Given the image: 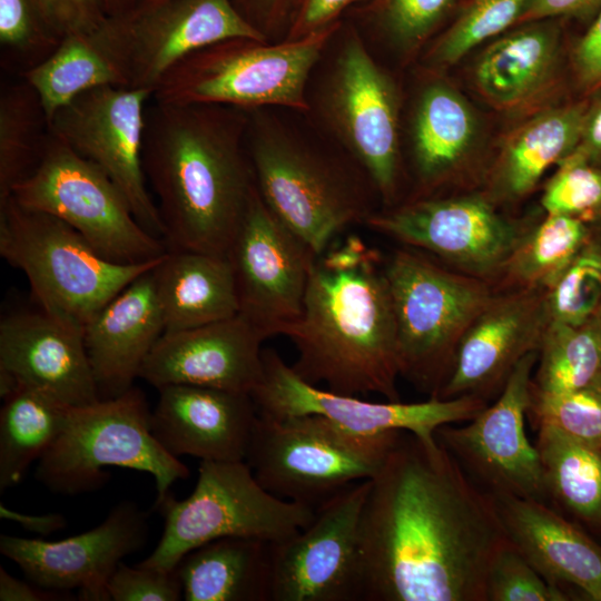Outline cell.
Returning <instances> with one entry per match:
<instances>
[{
    "label": "cell",
    "mask_w": 601,
    "mask_h": 601,
    "mask_svg": "<svg viewBox=\"0 0 601 601\" xmlns=\"http://www.w3.org/2000/svg\"><path fill=\"white\" fill-rule=\"evenodd\" d=\"M508 541L493 497L437 439L402 431L362 510V601H485Z\"/></svg>",
    "instance_id": "1"
},
{
    "label": "cell",
    "mask_w": 601,
    "mask_h": 601,
    "mask_svg": "<svg viewBox=\"0 0 601 601\" xmlns=\"http://www.w3.org/2000/svg\"><path fill=\"white\" fill-rule=\"evenodd\" d=\"M142 166L168 249L227 255L255 187L247 110L151 99Z\"/></svg>",
    "instance_id": "2"
},
{
    "label": "cell",
    "mask_w": 601,
    "mask_h": 601,
    "mask_svg": "<svg viewBox=\"0 0 601 601\" xmlns=\"http://www.w3.org/2000/svg\"><path fill=\"white\" fill-rule=\"evenodd\" d=\"M304 381L346 395L378 394L400 401L397 334L381 255L355 235L318 255L303 312L279 333Z\"/></svg>",
    "instance_id": "3"
},
{
    "label": "cell",
    "mask_w": 601,
    "mask_h": 601,
    "mask_svg": "<svg viewBox=\"0 0 601 601\" xmlns=\"http://www.w3.org/2000/svg\"><path fill=\"white\" fill-rule=\"evenodd\" d=\"M266 108L247 110L246 149L256 188L268 209L318 256L335 236L374 214L377 195L346 152L300 138Z\"/></svg>",
    "instance_id": "4"
},
{
    "label": "cell",
    "mask_w": 601,
    "mask_h": 601,
    "mask_svg": "<svg viewBox=\"0 0 601 601\" xmlns=\"http://www.w3.org/2000/svg\"><path fill=\"white\" fill-rule=\"evenodd\" d=\"M0 255L23 272L39 309L80 332L164 256L140 264L111 262L65 221L11 197L0 205Z\"/></svg>",
    "instance_id": "5"
},
{
    "label": "cell",
    "mask_w": 601,
    "mask_h": 601,
    "mask_svg": "<svg viewBox=\"0 0 601 601\" xmlns=\"http://www.w3.org/2000/svg\"><path fill=\"white\" fill-rule=\"evenodd\" d=\"M338 23L298 39L268 43L227 39L179 61L158 83L152 100L223 105L244 110L272 106L309 111L308 82Z\"/></svg>",
    "instance_id": "6"
},
{
    "label": "cell",
    "mask_w": 601,
    "mask_h": 601,
    "mask_svg": "<svg viewBox=\"0 0 601 601\" xmlns=\"http://www.w3.org/2000/svg\"><path fill=\"white\" fill-rule=\"evenodd\" d=\"M109 466L149 473L155 480V504L189 469L169 454L151 431L145 393L132 386L119 396L70 407L66 424L37 462L35 476L49 491L77 495L101 489L111 477Z\"/></svg>",
    "instance_id": "7"
},
{
    "label": "cell",
    "mask_w": 601,
    "mask_h": 601,
    "mask_svg": "<svg viewBox=\"0 0 601 601\" xmlns=\"http://www.w3.org/2000/svg\"><path fill=\"white\" fill-rule=\"evenodd\" d=\"M397 334L400 375L437 397L457 345L494 294L480 277L437 265L412 249L385 262Z\"/></svg>",
    "instance_id": "8"
},
{
    "label": "cell",
    "mask_w": 601,
    "mask_h": 601,
    "mask_svg": "<svg viewBox=\"0 0 601 601\" xmlns=\"http://www.w3.org/2000/svg\"><path fill=\"white\" fill-rule=\"evenodd\" d=\"M152 508L161 514L164 530L138 564L169 570L189 551L220 538L284 541L307 526L316 512L265 490L246 461H200L190 495L177 500L169 493Z\"/></svg>",
    "instance_id": "9"
},
{
    "label": "cell",
    "mask_w": 601,
    "mask_h": 601,
    "mask_svg": "<svg viewBox=\"0 0 601 601\" xmlns=\"http://www.w3.org/2000/svg\"><path fill=\"white\" fill-rule=\"evenodd\" d=\"M402 431L348 432L318 415L256 418L245 461L274 495L317 508L372 479Z\"/></svg>",
    "instance_id": "10"
},
{
    "label": "cell",
    "mask_w": 601,
    "mask_h": 601,
    "mask_svg": "<svg viewBox=\"0 0 601 601\" xmlns=\"http://www.w3.org/2000/svg\"><path fill=\"white\" fill-rule=\"evenodd\" d=\"M10 197L65 221L111 262L140 264L168 250L139 224L117 185L50 131L38 165Z\"/></svg>",
    "instance_id": "11"
},
{
    "label": "cell",
    "mask_w": 601,
    "mask_h": 601,
    "mask_svg": "<svg viewBox=\"0 0 601 601\" xmlns=\"http://www.w3.org/2000/svg\"><path fill=\"white\" fill-rule=\"evenodd\" d=\"M328 67L318 97L321 115L343 151L391 206L401 176L394 82L355 31L339 39Z\"/></svg>",
    "instance_id": "12"
},
{
    "label": "cell",
    "mask_w": 601,
    "mask_h": 601,
    "mask_svg": "<svg viewBox=\"0 0 601 601\" xmlns=\"http://www.w3.org/2000/svg\"><path fill=\"white\" fill-rule=\"evenodd\" d=\"M127 87L151 92L188 55L233 38L267 41L231 0H138L98 29Z\"/></svg>",
    "instance_id": "13"
},
{
    "label": "cell",
    "mask_w": 601,
    "mask_h": 601,
    "mask_svg": "<svg viewBox=\"0 0 601 601\" xmlns=\"http://www.w3.org/2000/svg\"><path fill=\"white\" fill-rule=\"evenodd\" d=\"M152 92L119 86L89 89L56 111L49 131L99 167L126 196L139 224L164 240L156 201L147 188L142 141Z\"/></svg>",
    "instance_id": "14"
},
{
    "label": "cell",
    "mask_w": 601,
    "mask_h": 601,
    "mask_svg": "<svg viewBox=\"0 0 601 601\" xmlns=\"http://www.w3.org/2000/svg\"><path fill=\"white\" fill-rule=\"evenodd\" d=\"M538 355V351L531 352L515 365L492 404L464 425L439 427L435 437L490 495L549 504L540 459L524 428Z\"/></svg>",
    "instance_id": "15"
},
{
    "label": "cell",
    "mask_w": 601,
    "mask_h": 601,
    "mask_svg": "<svg viewBox=\"0 0 601 601\" xmlns=\"http://www.w3.org/2000/svg\"><path fill=\"white\" fill-rule=\"evenodd\" d=\"M263 378L252 393L259 415L273 418L318 415L361 435L406 431L432 440L439 427L467 422L487 405L474 395L449 400L430 397L418 403L365 401L304 381L273 348L263 351Z\"/></svg>",
    "instance_id": "16"
},
{
    "label": "cell",
    "mask_w": 601,
    "mask_h": 601,
    "mask_svg": "<svg viewBox=\"0 0 601 601\" xmlns=\"http://www.w3.org/2000/svg\"><path fill=\"white\" fill-rule=\"evenodd\" d=\"M370 480L316 508L313 521L270 543V601H361L359 523Z\"/></svg>",
    "instance_id": "17"
},
{
    "label": "cell",
    "mask_w": 601,
    "mask_h": 601,
    "mask_svg": "<svg viewBox=\"0 0 601 601\" xmlns=\"http://www.w3.org/2000/svg\"><path fill=\"white\" fill-rule=\"evenodd\" d=\"M227 257L238 314L266 338L300 316L317 256L268 209L256 185Z\"/></svg>",
    "instance_id": "18"
},
{
    "label": "cell",
    "mask_w": 601,
    "mask_h": 601,
    "mask_svg": "<svg viewBox=\"0 0 601 601\" xmlns=\"http://www.w3.org/2000/svg\"><path fill=\"white\" fill-rule=\"evenodd\" d=\"M492 203L481 195L421 198L375 211L365 224L483 278L503 270L524 235Z\"/></svg>",
    "instance_id": "19"
},
{
    "label": "cell",
    "mask_w": 601,
    "mask_h": 601,
    "mask_svg": "<svg viewBox=\"0 0 601 601\" xmlns=\"http://www.w3.org/2000/svg\"><path fill=\"white\" fill-rule=\"evenodd\" d=\"M148 534V513L122 501L96 528L63 540L1 534L0 552L45 589L77 590L81 601H108L110 577L126 556L144 548Z\"/></svg>",
    "instance_id": "20"
},
{
    "label": "cell",
    "mask_w": 601,
    "mask_h": 601,
    "mask_svg": "<svg viewBox=\"0 0 601 601\" xmlns=\"http://www.w3.org/2000/svg\"><path fill=\"white\" fill-rule=\"evenodd\" d=\"M549 322L545 290L494 294L462 336L435 398L474 395L487 402L497 397L515 365L539 351Z\"/></svg>",
    "instance_id": "21"
},
{
    "label": "cell",
    "mask_w": 601,
    "mask_h": 601,
    "mask_svg": "<svg viewBox=\"0 0 601 601\" xmlns=\"http://www.w3.org/2000/svg\"><path fill=\"white\" fill-rule=\"evenodd\" d=\"M266 336L239 314L211 324L164 333L139 377L157 390L184 384L252 394L264 374Z\"/></svg>",
    "instance_id": "22"
},
{
    "label": "cell",
    "mask_w": 601,
    "mask_h": 601,
    "mask_svg": "<svg viewBox=\"0 0 601 601\" xmlns=\"http://www.w3.org/2000/svg\"><path fill=\"white\" fill-rule=\"evenodd\" d=\"M158 391L151 431L169 454L245 461L258 416L250 394L184 384Z\"/></svg>",
    "instance_id": "23"
},
{
    "label": "cell",
    "mask_w": 601,
    "mask_h": 601,
    "mask_svg": "<svg viewBox=\"0 0 601 601\" xmlns=\"http://www.w3.org/2000/svg\"><path fill=\"white\" fill-rule=\"evenodd\" d=\"M0 368L72 407L100 400L82 332L41 309L1 317Z\"/></svg>",
    "instance_id": "24"
},
{
    "label": "cell",
    "mask_w": 601,
    "mask_h": 601,
    "mask_svg": "<svg viewBox=\"0 0 601 601\" xmlns=\"http://www.w3.org/2000/svg\"><path fill=\"white\" fill-rule=\"evenodd\" d=\"M151 270L122 289L83 327V343L100 400L119 396L134 386L146 358L165 333Z\"/></svg>",
    "instance_id": "25"
},
{
    "label": "cell",
    "mask_w": 601,
    "mask_h": 601,
    "mask_svg": "<svg viewBox=\"0 0 601 601\" xmlns=\"http://www.w3.org/2000/svg\"><path fill=\"white\" fill-rule=\"evenodd\" d=\"M509 541L551 584L601 601V545L550 504L491 495Z\"/></svg>",
    "instance_id": "26"
},
{
    "label": "cell",
    "mask_w": 601,
    "mask_h": 601,
    "mask_svg": "<svg viewBox=\"0 0 601 601\" xmlns=\"http://www.w3.org/2000/svg\"><path fill=\"white\" fill-rule=\"evenodd\" d=\"M151 275L165 333L238 314L234 272L227 255L168 249Z\"/></svg>",
    "instance_id": "27"
},
{
    "label": "cell",
    "mask_w": 601,
    "mask_h": 601,
    "mask_svg": "<svg viewBox=\"0 0 601 601\" xmlns=\"http://www.w3.org/2000/svg\"><path fill=\"white\" fill-rule=\"evenodd\" d=\"M560 28L553 19L524 23L491 42L474 62L477 92L497 109H513L539 95L553 78Z\"/></svg>",
    "instance_id": "28"
},
{
    "label": "cell",
    "mask_w": 601,
    "mask_h": 601,
    "mask_svg": "<svg viewBox=\"0 0 601 601\" xmlns=\"http://www.w3.org/2000/svg\"><path fill=\"white\" fill-rule=\"evenodd\" d=\"M589 100L544 110L505 139L491 176V195L515 200L528 195L552 165L577 147Z\"/></svg>",
    "instance_id": "29"
},
{
    "label": "cell",
    "mask_w": 601,
    "mask_h": 601,
    "mask_svg": "<svg viewBox=\"0 0 601 601\" xmlns=\"http://www.w3.org/2000/svg\"><path fill=\"white\" fill-rule=\"evenodd\" d=\"M176 571L185 601H270V542L227 536L185 554Z\"/></svg>",
    "instance_id": "30"
},
{
    "label": "cell",
    "mask_w": 601,
    "mask_h": 601,
    "mask_svg": "<svg viewBox=\"0 0 601 601\" xmlns=\"http://www.w3.org/2000/svg\"><path fill=\"white\" fill-rule=\"evenodd\" d=\"M477 132L475 115L452 86L435 80L418 95L412 117V152L423 187L447 178L471 151Z\"/></svg>",
    "instance_id": "31"
},
{
    "label": "cell",
    "mask_w": 601,
    "mask_h": 601,
    "mask_svg": "<svg viewBox=\"0 0 601 601\" xmlns=\"http://www.w3.org/2000/svg\"><path fill=\"white\" fill-rule=\"evenodd\" d=\"M98 29L63 37L45 60L22 72L23 79L36 91L48 121L57 110L89 89L127 87Z\"/></svg>",
    "instance_id": "32"
},
{
    "label": "cell",
    "mask_w": 601,
    "mask_h": 601,
    "mask_svg": "<svg viewBox=\"0 0 601 601\" xmlns=\"http://www.w3.org/2000/svg\"><path fill=\"white\" fill-rule=\"evenodd\" d=\"M0 411V492L18 485L56 441L70 407L52 395L20 384Z\"/></svg>",
    "instance_id": "33"
},
{
    "label": "cell",
    "mask_w": 601,
    "mask_h": 601,
    "mask_svg": "<svg viewBox=\"0 0 601 601\" xmlns=\"http://www.w3.org/2000/svg\"><path fill=\"white\" fill-rule=\"evenodd\" d=\"M549 501L592 529L601 530V450L548 426L536 430Z\"/></svg>",
    "instance_id": "34"
},
{
    "label": "cell",
    "mask_w": 601,
    "mask_h": 601,
    "mask_svg": "<svg viewBox=\"0 0 601 601\" xmlns=\"http://www.w3.org/2000/svg\"><path fill=\"white\" fill-rule=\"evenodd\" d=\"M49 136V124L32 87L23 79L0 96V205L36 168Z\"/></svg>",
    "instance_id": "35"
},
{
    "label": "cell",
    "mask_w": 601,
    "mask_h": 601,
    "mask_svg": "<svg viewBox=\"0 0 601 601\" xmlns=\"http://www.w3.org/2000/svg\"><path fill=\"white\" fill-rule=\"evenodd\" d=\"M532 387L563 393L601 375V315L582 325L550 321L539 347Z\"/></svg>",
    "instance_id": "36"
},
{
    "label": "cell",
    "mask_w": 601,
    "mask_h": 601,
    "mask_svg": "<svg viewBox=\"0 0 601 601\" xmlns=\"http://www.w3.org/2000/svg\"><path fill=\"white\" fill-rule=\"evenodd\" d=\"M582 219L546 214L523 235L502 272L520 288H550L587 244Z\"/></svg>",
    "instance_id": "37"
},
{
    "label": "cell",
    "mask_w": 601,
    "mask_h": 601,
    "mask_svg": "<svg viewBox=\"0 0 601 601\" xmlns=\"http://www.w3.org/2000/svg\"><path fill=\"white\" fill-rule=\"evenodd\" d=\"M526 416L535 430L552 427L601 450V375L583 387L563 393H544L532 387Z\"/></svg>",
    "instance_id": "38"
},
{
    "label": "cell",
    "mask_w": 601,
    "mask_h": 601,
    "mask_svg": "<svg viewBox=\"0 0 601 601\" xmlns=\"http://www.w3.org/2000/svg\"><path fill=\"white\" fill-rule=\"evenodd\" d=\"M530 0H469L428 55L436 67L460 61L472 49L518 23Z\"/></svg>",
    "instance_id": "39"
},
{
    "label": "cell",
    "mask_w": 601,
    "mask_h": 601,
    "mask_svg": "<svg viewBox=\"0 0 601 601\" xmlns=\"http://www.w3.org/2000/svg\"><path fill=\"white\" fill-rule=\"evenodd\" d=\"M550 321L582 325L601 315V250L587 244L545 290Z\"/></svg>",
    "instance_id": "40"
},
{
    "label": "cell",
    "mask_w": 601,
    "mask_h": 601,
    "mask_svg": "<svg viewBox=\"0 0 601 601\" xmlns=\"http://www.w3.org/2000/svg\"><path fill=\"white\" fill-rule=\"evenodd\" d=\"M60 41L36 0H0V43L22 72L45 60Z\"/></svg>",
    "instance_id": "41"
},
{
    "label": "cell",
    "mask_w": 601,
    "mask_h": 601,
    "mask_svg": "<svg viewBox=\"0 0 601 601\" xmlns=\"http://www.w3.org/2000/svg\"><path fill=\"white\" fill-rule=\"evenodd\" d=\"M571 594L551 584L510 542L497 552L485 581V601H568Z\"/></svg>",
    "instance_id": "42"
},
{
    "label": "cell",
    "mask_w": 601,
    "mask_h": 601,
    "mask_svg": "<svg viewBox=\"0 0 601 601\" xmlns=\"http://www.w3.org/2000/svg\"><path fill=\"white\" fill-rule=\"evenodd\" d=\"M541 205L546 214L577 217L601 211V167L568 156L546 184Z\"/></svg>",
    "instance_id": "43"
},
{
    "label": "cell",
    "mask_w": 601,
    "mask_h": 601,
    "mask_svg": "<svg viewBox=\"0 0 601 601\" xmlns=\"http://www.w3.org/2000/svg\"><path fill=\"white\" fill-rule=\"evenodd\" d=\"M455 0H383L380 21L393 45L403 51L420 46Z\"/></svg>",
    "instance_id": "44"
},
{
    "label": "cell",
    "mask_w": 601,
    "mask_h": 601,
    "mask_svg": "<svg viewBox=\"0 0 601 601\" xmlns=\"http://www.w3.org/2000/svg\"><path fill=\"white\" fill-rule=\"evenodd\" d=\"M112 601H179L181 583L175 569H162L121 562L108 582Z\"/></svg>",
    "instance_id": "45"
},
{
    "label": "cell",
    "mask_w": 601,
    "mask_h": 601,
    "mask_svg": "<svg viewBox=\"0 0 601 601\" xmlns=\"http://www.w3.org/2000/svg\"><path fill=\"white\" fill-rule=\"evenodd\" d=\"M45 19L62 39L97 30L108 18L104 0H36Z\"/></svg>",
    "instance_id": "46"
},
{
    "label": "cell",
    "mask_w": 601,
    "mask_h": 601,
    "mask_svg": "<svg viewBox=\"0 0 601 601\" xmlns=\"http://www.w3.org/2000/svg\"><path fill=\"white\" fill-rule=\"evenodd\" d=\"M575 76L587 89H601V9L572 51Z\"/></svg>",
    "instance_id": "47"
},
{
    "label": "cell",
    "mask_w": 601,
    "mask_h": 601,
    "mask_svg": "<svg viewBox=\"0 0 601 601\" xmlns=\"http://www.w3.org/2000/svg\"><path fill=\"white\" fill-rule=\"evenodd\" d=\"M356 0H303L287 39H298L332 26L337 16Z\"/></svg>",
    "instance_id": "48"
},
{
    "label": "cell",
    "mask_w": 601,
    "mask_h": 601,
    "mask_svg": "<svg viewBox=\"0 0 601 601\" xmlns=\"http://www.w3.org/2000/svg\"><path fill=\"white\" fill-rule=\"evenodd\" d=\"M601 9V0H530L518 23L570 17L593 19Z\"/></svg>",
    "instance_id": "49"
},
{
    "label": "cell",
    "mask_w": 601,
    "mask_h": 601,
    "mask_svg": "<svg viewBox=\"0 0 601 601\" xmlns=\"http://www.w3.org/2000/svg\"><path fill=\"white\" fill-rule=\"evenodd\" d=\"M569 156L601 167V91L589 100L578 145Z\"/></svg>",
    "instance_id": "50"
},
{
    "label": "cell",
    "mask_w": 601,
    "mask_h": 601,
    "mask_svg": "<svg viewBox=\"0 0 601 601\" xmlns=\"http://www.w3.org/2000/svg\"><path fill=\"white\" fill-rule=\"evenodd\" d=\"M0 600L1 601H66L77 600L71 592L45 589L30 580L12 577L0 566Z\"/></svg>",
    "instance_id": "51"
},
{
    "label": "cell",
    "mask_w": 601,
    "mask_h": 601,
    "mask_svg": "<svg viewBox=\"0 0 601 601\" xmlns=\"http://www.w3.org/2000/svg\"><path fill=\"white\" fill-rule=\"evenodd\" d=\"M240 14L266 37L276 18L284 12L292 0H231Z\"/></svg>",
    "instance_id": "52"
},
{
    "label": "cell",
    "mask_w": 601,
    "mask_h": 601,
    "mask_svg": "<svg viewBox=\"0 0 601 601\" xmlns=\"http://www.w3.org/2000/svg\"><path fill=\"white\" fill-rule=\"evenodd\" d=\"M0 518L18 523L30 533L48 535L67 526L65 515L60 513L27 514L0 503Z\"/></svg>",
    "instance_id": "53"
},
{
    "label": "cell",
    "mask_w": 601,
    "mask_h": 601,
    "mask_svg": "<svg viewBox=\"0 0 601 601\" xmlns=\"http://www.w3.org/2000/svg\"><path fill=\"white\" fill-rule=\"evenodd\" d=\"M138 0H104L109 17L120 14L136 4Z\"/></svg>",
    "instance_id": "54"
}]
</instances>
